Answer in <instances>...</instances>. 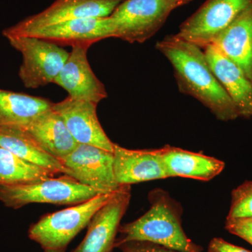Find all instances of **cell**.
Wrapping results in <instances>:
<instances>
[{
	"instance_id": "4316f807",
	"label": "cell",
	"mask_w": 252,
	"mask_h": 252,
	"mask_svg": "<svg viewBox=\"0 0 252 252\" xmlns=\"http://www.w3.org/2000/svg\"><path fill=\"white\" fill-rule=\"evenodd\" d=\"M208 252H220L217 251V250H215V249L211 248V247L209 246Z\"/></svg>"
},
{
	"instance_id": "7402d4cb",
	"label": "cell",
	"mask_w": 252,
	"mask_h": 252,
	"mask_svg": "<svg viewBox=\"0 0 252 252\" xmlns=\"http://www.w3.org/2000/svg\"><path fill=\"white\" fill-rule=\"evenodd\" d=\"M252 217V181H246L232 191L227 218Z\"/></svg>"
},
{
	"instance_id": "484cf974",
	"label": "cell",
	"mask_w": 252,
	"mask_h": 252,
	"mask_svg": "<svg viewBox=\"0 0 252 252\" xmlns=\"http://www.w3.org/2000/svg\"><path fill=\"white\" fill-rule=\"evenodd\" d=\"M166 1L173 8V9H175L183 5L189 4L193 0H166Z\"/></svg>"
},
{
	"instance_id": "3957f363",
	"label": "cell",
	"mask_w": 252,
	"mask_h": 252,
	"mask_svg": "<svg viewBox=\"0 0 252 252\" xmlns=\"http://www.w3.org/2000/svg\"><path fill=\"white\" fill-rule=\"evenodd\" d=\"M114 192L100 193L84 203L44 215L31 225L28 236L44 252H65L73 239L88 226Z\"/></svg>"
},
{
	"instance_id": "603a6c76",
	"label": "cell",
	"mask_w": 252,
	"mask_h": 252,
	"mask_svg": "<svg viewBox=\"0 0 252 252\" xmlns=\"http://www.w3.org/2000/svg\"><path fill=\"white\" fill-rule=\"evenodd\" d=\"M225 228L231 234L240 237L252 245V217L226 218Z\"/></svg>"
},
{
	"instance_id": "ac0fdd59",
	"label": "cell",
	"mask_w": 252,
	"mask_h": 252,
	"mask_svg": "<svg viewBox=\"0 0 252 252\" xmlns=\"http://www.w3.org/2000/svg\"><path fill=\"white\" fill-rule=\"evenodd\" d=\"M162 160L169 177H185L208 182L220 175L224 162L203 153L166 145L161 148Z\"/></svg>"
},
{
	"instance_id": "277c9868",
	"label": "cell",
	"mask_w": 252,
	"mask_h": 252,
	"mask_svg": "<svg viewBox=\"0 0 252 252\" xmlns=\"http://www.w3.org/2000/svg\"><path fill=\"white\" fill-rule=\"evenodd\" d=\"M100 193H103L65 175L23 185H0V201L13 209L31 203L75 205Z\"/></svg>"
},
{
	"instance_id": "2e32d148",
	"label": "cell",
	"mask_w": 252,
	"mask_h": 252,
	"mask_svg": "<svg viewBox=\"0 0 252 252\" xmlns=\"http://www.w3.org/2000/svg\"><path fill=\"white\" fill-rule=\"evenodd\" d=\"M211 44L238 64L252 81V5L220 32Z\"/></svg>"
},
{
	"instance_id": "d6986e66",
	"label": "cell",
	"mask_w": 252,
	"mask_h": 252,
	"mask_svg": "<svg viewBox=\"0 0 252 252\" xmlns=\"http://www.w3.org/2000/svg\"><path fill=\"white\" fill-rule=\"evenodd\" d=\"M0 147L55 175L63 174L69 176L70 174L61 160L41 149L19 127L0 126Z\"/></svg>"
},
{
	"instance_id": "9a60e30c",
	"label": "cell",
	"mask_w": 252,
	"mask_h": 252,
	"mask_svg": "<svg viewBox=\"0 0 252 252\" xmlns=\"http://www.w3.org/2000/svg\"><path fill=\"white\" fill-rule=\"evenodd\" d=\"M212 72L233 101L239 118L252 119V81L212 44L204 49Z\"/></svg>"
},
{
	"instance_id": "7c38bea8",
	"label": "cell",
	"mask_w": 252,
	"mask_h": 252,
	"mask_svg": "<svg viewBox=\"0 0 252 252\" xmlns=\"http://www.w3.org/2000/svg\"><path fill=\"white\" fill-rule=\"evenodd\" d=\"M23 36H36L59 46H91L114 37V27L110 16L77 18L34 30Z\"/></svg>"
},
{
	"instance_id": "8992f818",
	"label": "cell",
	"mask_w": 252,
	"mask_h": 252,
	"mask_svg": "<svg viewBox=\"0 0 252 252\" xmlns=\"http://www.w3.org/2000/svg\"><path fill=\"white\" fill-rule=\"evenodd\" d=\"M172 10L166 0H124L109 16L114 37L143 43L160 29Z\"/></svg>"
},
{
	"instance_id": "4fadbf2b",
	"label": "cell",
	"mask_w": 252,
	"mask_h": 252,
	"mask_svg": "<svg viewBox=\"0 0 252 252\" xmlns=\"http://www.w3.org/2000/svg\"><path fill=\"white\" fill-rule=\"evenodd\" d=\"M89 46H74L54 84L71 98L98 104L107 97L105 87L93 72L87 59Z\"/></svg>"
},
{
	"instance_id": "cb8c5ba5",
	"label": "cell",
	"mask_w": 252,
	"mask_h": 252,
	"mask_svg": "<svg viewBox=\"0 0 252 252\" xmlns=\"http://www.w3.org/2000/svg\"><path fill=\"white\" fill-rule=\"evenodd\" d=\"M122 252H179L149 242L130 241L117 245Z\"/></svg>"
},
{
	"instance_id": "5bb4252c",
	"label": "cell",
	"mask_w": 252,
	"mask_h": 252,
	"mask_svg": "<svg viewBox=\"0 0 252 252\" xmlns=\"http://www.w3.org/2000/svg\"><path fill=\"white\" fill-rule=\"evenodd\" d=\"M114 168L119 186L168 178L161 148L132 150L114 144Z\"/></svg>"
},
{
	"instance_id": "5b68a950",
	"label": "cell",
	"mask_w": 252,
	"mask_h": 252,
	"mask_svg": "<svg viewBox=\"0 0 252 252\" xmlns=\"http://www.w3.org/2000/svg\"><path fill=\"white\" fill-rule=\"evenodd\" d=\"M7 38L10 44L23 56L19 77L28 89H37L54 83L69 53L61 46L36 36Z\"/></svg>"
},
{
	"instance_id": "6da1fadb",
	"label": "cell",
	"mask_w": 252,
	"mask_h": 252,
	"mask_svg": "<svg viewBox=\"0 0 252 252\" xmlns=\"http://www.w3.org/2000/svg\"><path fill=\"white\" fill-rule=\"evenodd\" d=\"M157 49L171 63L180 92L201 102L219 120L230 122L239 118L233 101L212 72L203 49L176 34L158 41Z\"/></svg>"
},
{
	"instance_id": "52a82bcc",
	"label": "cell",
	"mask_w": 252,
	"mask_h": 252,
	"mask_svg": "<svg viewBox=\"0 0 252 252\" xmlns=\"http://www.w3.org/2000/svg\"><path fill=\"white\" fill-rule=\"evenodd\" d=\"M252 5V0H206L176 35L204 49Z\"/></svg>"
},
{
	"instance_id": "7a4b0ae2",
	"label": "cell",
	"mask_w": 252,
	"mask_h": 252,
	"mask_svg": "<svg viewBox=\"0 0 252 252\" xmlns=\"http://www.w3.org/2000/svg\"><path fill=\"white\" fill-rule=\"evenodd\" d=\"M150 208L142 217L121 225L115 247L130 241L149 242L179 252H202L203 248L186 235L180 204L162 189L149 194Z\"/></svg>"
},
{
	"instance_id": "8fae6325",
	"label": "cell",
	"mask_w": 252,
	"mask_h": 252,
	"mask_svg": "<svg viewBox=\"0 0 252 252\" xmlns=\"http://www.w3.org/2000/svg\"><path fill=\"white\" fill-rule=\"evenodd\" d=\"M97 104L68 97L53 105L77 144H89L114 152V143L107 137L98 119Z\"/></svg>"
},
{
	"instance_id": "30bf717a",
	"label": "cell",
	"mask_w": 252,
	"mask_h": 252,
	"mask_svg": "<svg viewBox=\"0 0 252 252\" xmlns=\"http://www.w3.org/2000/svg\"><path fill=\"white\" fill-rule=\"evenodd\" d=\"M131 198L130 185L121 186L108 202L94 214L87 233L72 252H113L119 227Z\"/></svg>"
},
{
	"instance_id": "9c48e42d",
	"label": "cell",
	"mask_w": 252,
	"mask_h": 252,
	"mask_svg": "<svg viewBox=\"0 0 252 252\" xmlns=\"http://www.w3.org/2000/svg\"><path fill=\"white\" fill-rule=\"evenodd\" d=\"M60 160L70 172V177L101 193H112L121 187L114 174L113 152L78 144L70 154Z\"/></svg>"
},
{
	"instance_id": "e0dca14e",
	"label": "cell",
	"mask_w": 252,
	"mask_h": 252,
	"mask_svg": "<svg viewBox=\"0 0 252 252\" xmlns=\"http://www.w3.org/2000/svg\"><path fill=\"white\" fill-rule=\"evenodd\" d=\"M19 128L41 149L59 160L70 154L78 144L62 118L53 109Z\"/></svg>"
},
{
	"instance_id": "ba28073f",
	"label": "cell",
	"mask_w": 252,
	"mask_h": 252,
	"mask_svg": "<svg viewBox=\"0 0 252 252\" xmlns=\"http://www.w3.org/2000/svg\"><path fill=\"white\" fill-rule=\"evenodd\" d=\"M124 0H56L36 15L5 29L3 35L23 36L29 32L77 18L108 17Z\"/></svg>"
},
{
	"instance_id": "44dd1931",
	"label": "cell",
	"mask_w": 252,
	"mask_h": 252,
	"mask_svg": "<svg viewBox=\"0 0 252 252\" xmlns=\"http://www.w3.org/2000/svg\"><path fill=\"white\" fill-rule=\"evenodd\" d=\"M54 173L0 147V185H18L54 177Z\"/></svg>"
},
{
	"instance_id": "d4e9b609",
	"label": "cell",
	"mask_w": 252,
	"mask_h": 252,
	"mask_svg": "<svg viewBox=\"0 0 252 252\" xmlns=\"http://www.w3.org/2000/svg\"><path fill=\"white\" fill-rule=\"evenodd\" d=\"M210 247L220 252H251L246 249L228 243L223 239L215 238L210 242Z\"/></svg>"
},
{
	"instance_id": "ffe728a7",
	"label": "cell",
	"mask_w": 252,
	"mask_h": 252,
	"mask_svg": "<svg viewBox=\"0 0 252 252\" xmlns=\"http://www.w3.org/2000/svg\"><path fill=\"white\" fill-rule=\"evenodd\" d=\"M53 105L49 99L0 89V126L24 127Z\"/></svg>"
}]
</instances>
